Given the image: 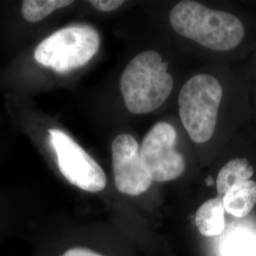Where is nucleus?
Segmentation results:
<instances>
[{
    "mask_svg": "<svg viewBox=\"0 0 256 256\" xmlns=\"http://www.w3.org/2000/svg\"><path fill=\"white\" fill-rule=\"evenodd\" d=\"M254 174L252 166L246 158H234L224 165L216 178V189L218 196L223 198L234 186L250 180Z\"/></svg>",
    "mask_w": 256,
    "mask_h": 256,
    "instance_id": "10",
    "label": "nucleus"
},
{
    "mask_svg": "<svg viewBox=\"0 0 256 256\" xmlns=\"http://www.w3.org/2000/svg\"><path fill=\"white\" fill-rule=\"evenodd\" d=\"M223 206L230 214L241 218H245L256 204V182L247 180L230 189L222 198Z\"/></svg>",
    "mask_w": 256,
    "mask_h": 256,
    "instance_id": "8",
    "label": "nucleus"
},
{
    "mask_svg": "<svg viewBox=\"0 0 256 256\" xmlns=\"http://www.w3.org/2000/svg\"><path fill=\"white\" fill-rule=\"evenodd\" d=\"M100 46L98 32L88 25H75L46 37L34 52L39 64L57 74L70 72L88 64Z\"/></svg>",
    "mask_w": 256,
    "mask_h": 256,
    "instance_id": "4",
    "label": "nucleus"
},
{
    "mask_svg": "<svg viewBox=\"0 0 256 256\" xmlns=\"http://www.w3.org/2000/svg\"><path fill=\"white\" fill-rule=\"evenodd\" d=\"M112 167L116 188L122 194L140 196L146 192L153 182L137 140L130 134H120L113 140Z\"/></svg>",
    "mask_w": 256,
    "mask_h": 256,
    "instance_id": "7",
    "label": "nucleus"
},
{
    "mask_svg": "<svg viewBox=\"0 0 256 256\" xmlns=\"http://www.w3.org/2000/svg\"><path fill=\"white\" fill-rule=\"evenodd\" d=\"M62 256H102L86 248H72L68 250Z\"/></svg>",
    "mask_w": 256,
    "mask_h": 256,
    "instance_id": "14",
    "label": "nucleus"
},
{
    "mask_svg": "<svg viewBox=\"0 0 256 256\" xmlns=\"http://www.w3.org/2000/svg\"><path fill=\"white\" fill-rule=\"evenodd\" d=\"M169 20L180 36L218 52L238 46L245 32L241 21L232 14L208 9L194 1L178 3Z\"/></svg>",
    "mask_w": 256,
    "mask_h": 256,
    "instance_id": "1",
    "label": "nucleus"
},
{
    "mask_svg": "<svg viewBox=\"0 0 256 256\" xmlns=\"http://www.w3.org/2000/svg\"><path fill=\"white\" fill-rule=\"evenodd\" d=\"M223 90L210 74H198L184 84L178 95L180 117L196 144L209 140L216 129Z\"/></svg>",
    "mask_w": 256,
    "mask_h": 256,
    "instance_id": "3",
    "label": "nucleus"
},
{
    "mask_svg": "<svg viewBox=\"0 0 256 256\" xmlns=\"http://www.w3.org/2000/svg\"><path fill=\"white\" fill-rule=\"evenodd\" d=\"M168 64L155 50L136 55L120 77V92L128 111L146 114L158 108L173 90L174 80Z\"/></svg>",
    "mask_w": 256,
    "mask_h": 256,
    "instance_id": "2",
    "label": "nucleus"
},
{
    "mask_svg": "<svg viewBox=\"0 0 256 256\" xmlns=\"http://www.w3.org/2000/svg\"><path fill=\"white\" fill-rule=\"evenodd\" d=\"M72 4L68 0H25L22 3V14L28 22L36 23L46 18L54 10Z\"/></svg>",
    "mask_w": 256,
    "mask_h": 256,
    "instance_id": "12",
    "label": "nucleus"
},
{
    "mask_svg": "<svg viewBox=\"0 0 256 256\" xmlns=\"http://www.w3.org/2000/svg\"><path fill=\"white\" fill-rule=\"evenodd\" d=\"M93 7L96 9L102 10V12H112L115 10L120 8L122 4L124 1L122 0H92L90 1Z\"/></svg>",
    "mask_w": 256,
    "mask_h": 256,
    "instance_id": "13",
    "label": "nucleus"
},
{
    "mask_svg": "<svg viewBox=\"0 0 256 256\" xmlns=\"http://www.w3.org/2000/svg\"><path fill=\"white\" fill-rule=\"evenodd\" d=\"M225 209L222 198L218 196L204 202L196 210V225L205 236L220 234L225 229Z\"/></svg>",
    "mask_w": 256,
    "mask_h": 256,
    "instance_id": "9",
    "label": "nucleus"
},
{
    "mask_svg": "<svg viewBox=\"0 0 256 256\" xmlns=\"http://www.w3.org/2000/svg\"><path fill=\"white\" fill-rule=\"evenodd\" d=\"M178 133L168 122H158L149 130L140 147L142 162L152 180L166 182L184 173L185 160L176 151Z\"/></svg>",
    "mask_w": 256,
    "mask_h": 256,
    "instance_id": "6",
    "label": "nucleus"
},
{
    "mask_svg": "<svg viewBox=\"0 0 256 256\" xmlns=\"http://www.w3.org/2000/svg\"><path fill=\"white\" fill-rule=\"evenodd\" d=\"M206 184H207L208 186H212V185L214 184V180L212 178V176H208V178L206 180Z\"/></svg>",
    "mask_w": 256,
    "mask_h": 256,
    "instance_id": "15",
    "label": "nucleus"
},
{
    "mask_svg": "<svg viewBox=\"0 0 256 256\" xmlns=\"http://www.w3.org/2000/svg\"><path fill=\"white\" fill-rule=\"evenodd\" d=\"M48 134L61 174L84 191H102L106 186V176L101 166L62 130L50 129Z\"/></svg>",
    "mask_w": 256,
    "mask_h": 256,
    "instance_id": "5",
    "label": "nucleus"
},
{
    "mask_svg": "<svg viewBox=\"0 0 256 256\" xmlns=\"http://www.w3.org/2000/svg\"><path fill=\"white\" fill-rule=\"evenodd\" d=\"M222 256H256V234L245 228H236L224 236L221 248Z\"/></svg>",
    "mask_w": 256,
    "mask_h": 256,
    "instance_id": "11",
    "label": "nucleus"
}]
</instances>
